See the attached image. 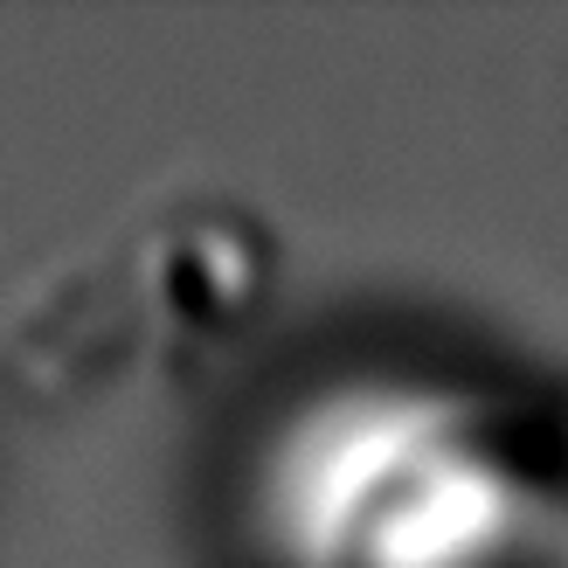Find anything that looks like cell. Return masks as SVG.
<instances>
[{
    "label": "cell",
    "instance_id": "6da1fadb",
    "mask_svg": "<svg viewBox=\"0 0 568 568\" xmlns=\"http://www.w3.org/2000/svg\"><path fill=\"white\" fill-rule=\"evenodd\" d=\"M243 534L257 568H568V444L506 388L354 367L250 450Z\"/></svg>",
    "mask_w": 568,
    "mask_h": 568
}]
</instances>
